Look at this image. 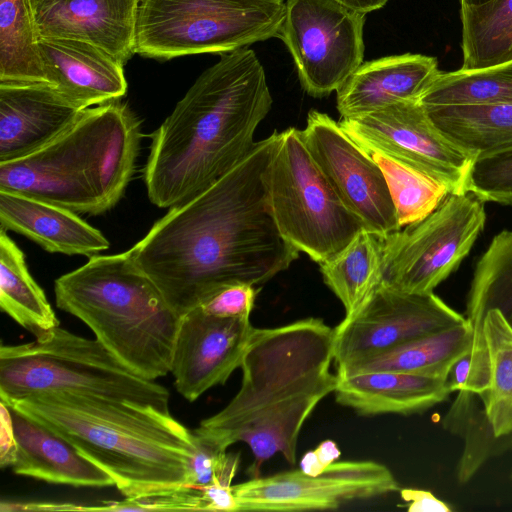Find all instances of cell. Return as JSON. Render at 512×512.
Returning <instances> with one entry per match:
<instances>
[{"label": "cell", "mask_w": 512, "mask_h": 512, "mask_svg": "<svg viewBox=\"0 0 512 512\" xmlns=\"http://www.w3.org/2000/svg\"><path fill=\"white\" fill-rule=\"evenodd\" d=\"M192 432L190 486L231 485L239 466V455L227 453V449Z\"/></svg>", "instance_id": "e575fe53"}, {"label": "cell", "mask_w": 512, "mask_h": 512, "mask_svg": "<svg viewBox=\"0 0 512 512\" xmlns=\"http://www.w3.org/2000/svg\"><path fill=\"white\" fill-rule=\"evenodd\" d=\"M0 83L48 84L29 0H0Z\"/></svg>", "instance_id": "f546056e"}, {"label": "cell", "mask_w": 512, "mask_h": 512, "mask_svg": "<svg viewBox=\"0 0 512 512\" xmlns=\"http://www.w3.org/2000/svg\"><path fill=\"white\" fill-rule=\"evenodd\" d=\"M511 479H512V474H511Z\"/></svg>", "instance_id": "ee69618b"}, {"label": "cell", "mask_w": 512, "mask_h": 512, "mask_svg": "<svg viewBox=\"0 0 512 512\" xmlns=\"http://www.w3.org/2000/svg\"><path fill=\"white\" fill-rule=\"evenodd\" d=\"M490 0H460L461 6L480 5Z\"/></svg>", "instance_id": "b9f144b4"}, {"label": "cell", "mask_w": 512, "mask_h": 512, "mask_svg": "<svg viewBox=\"0 0 512 512\" xmlns=\"http://www.w3.org/2000/svg\"><path fill=\"white\" fill-rule=\"evenodd\" d=\"M0 226L19 233L50 253L92 257L109 248L97 228L64 207L0 190Z\"/></svg>", "instance_id": "7402d4cb"}, {"label": "cell", "mask_w": 512, "mask_h": 512, "mask_svg": "<svg viewBox=\"0 0 512 512\" xmlns=\"http://www.w3.org/2000/svg\"><path fill=\"white\" fill-rule=\"evenodd\" d=\"M365 20L366 13L337 0H285L278 38L307 94L328 96L363 63Z\"/></svg>", "instance_id": "8fae6325"}, {"label": "cell", "mask_w": 512, "mask_h": 512, "mask_svg": "<svg viewBox=\"0 0 512 512\" xmlns=\"http://www.w3.org/2000/svg\"><path fill=\"white\" fill-rule=\"evenodd\" d=\"M446 381L404 372L371 371L337 375L334 393L339 404L363 416L410 415L445 401L451 393Z\"/></svg>", "instance_id": "603a6c76"}, {"label": "cell", "mask_w": 512, "mask_h": 512, "mask_svg": "<svg viewBox=\"0 0 512 512\" xmlns=\"http://www.w3.org/2000/svg\"><path fill=\"white\" fill-rule=\"evenodd\" d=\"M435 57L405 53L362 63L336 91L341 118L419 100L440 74Z\"/></svg>", "instance_id": "ffe728a7"}, {"label": "cell", "mask_w": 512, "mask_h": 512, "mask_svg": "<svg viewBox=\"0 0 512 512\" xmlns=\"http://www.w3.org/2000/svg\"><path fill=\"white\" fill-rule=\"evenodd\" d=\"M248 317H220L197 306L181 316L171 369L174 386L193 402L239 368L253 333Z\"/></svg>", "instance_id": "2e32d148"}, {"label": "cell", "mask_w": 512, "mask_h": 512, "mask_svg": "<svg viewBox=\"0 0 512 512\" xmlns=\"http://www.w3.org/2000/svg\"><path fill=\"white\" fill-rule=\"evenodd\" d=\"M266 185L281 235L318 264L334 258L365 229L341 201L295 127L278 133Z\"/></svg>", "instance_id": "9c48e42d"}, {"label": "cell", "mask_w": 512, "mask_h": 512, "mask_svg": "<svg viewBox=\"0 0 512 512\" xmlns=\"http://www.w3.org/2000/svg\"><path fill=\"white\" fill-rule=\"evenodd\" d=\"M465 193L483 202L512 206V149L475 158L467 177Z\"/></svg>", "instance_id": "836d02e7"}, {"label": "cell", "mask_w": 512, "mask_h": 512, "mask_svg": "<svg viewBox=\"0 0 512 512\" xmlns=\"http://www.w3.org/2000/svg\"><path fill=\"white\" fill-rule=\"evenodd\" d=\"M471 364V350L460 357L452 366L448 377L447 385L452 392L465 391Z\"/></svg>", "instance_id": "ab89813d"}, {"label": "cell", "mask_w": 512, "mask_h": 512, "mask_svg": "<svg viewBox=\"0 0 512 512\" xmlns=\"http://www.w3.org/2000/svg\"><path fill=\"white\" fill-rule=\"evenodd\" d=\"M401 498L407 503L409 512H451L446 502L438 499L430 491L404 488L400 490Z\"/></svg>", "instance_id": "74e56055"}, {"label": "cell", "mask_w": 512, "mask_h": 512, "mask_svg": "<svg viewBox=\"0 0 512 512\" xmlns=\"http://www.w3.org/2000/svg\"><path fill=\"white\" fill-rule=\"evenodd\" d=\"M424 108L440 132L474 159L512 149V103Z\"/></svg>", "instance_id": "484cf974"}, {"label": "cell", "mask_w": 512, "mask_h": 512, "mask_svg": "<svg viewBox=\"0 0 512 512\" xmlns=\"http://www.w3.org/2000/svg\"><path fill=\"white\" fill-rule=\"evenodd\" d=\"M319 266L323 281L342 302L345 316L350 315L382 280V239L364 229L338 255Z\"/></svg>", "instance_id": "83f0119b"}, {"label": "cell", "mask_w": 512, "mask_h": 512, "mask_svg": "<svg viewBox=\"0 0 512 512\" xmlns=\"http://www.w3.org/2000/svg\"><path fill=\"white\" fill-rule=\"evenodd\" d=\"M0 307L35 337L59 326L44 291L28 270L24 253L4 229L0 231Z\"/></svg>", "instance_id": "4316f807"}, {"label": "cell", "mask_w": 512, "mask_h": 512, "mask_svg": "<svg viewBox=\"0 0 512 512\" xmlns=\"http://www.w3.org/2000/svg\"><path fill=\"white\" fill-rule=\"evenodd\" d=\"M139 0H49L34 13L38 38L92 44L125 64L135 54Z\"/></svg>", "instance_id": "e0dca14e"}, {"label": "cell", "mask_w": 512, "mask_h": 512, "mask_svg": "<svg viewBox=\"0 0 512 512\" xmlns=\"http://www.w3.org/2000/svg\"><path fill=\"white\" fill-rule=\"evenodd\" d=\"M471 328L470 373L481 379L489 375L488 389L479 400L492 430L490 443L509 439L512 437V326L499 309L491 308Z\"/></svg>", "instance_id": "cb8c5ba5"}, {"label": "cell", "mask_w": 512, "mask_h": 512, "mask_svg": "<svg viewBox=\"0 0 512 512\" xmlns=\"http://www.w3.org/2000/svg\"><path fill=\"white\" fill-rule=\"evenodd\" d=\"M460 69L478 70L512 61V0L461 6Z\"/></svg>", "instance_id": "f1b7e54d"}, {"label": "cell", "mask_w": 512, "mask_h": 512, "mask_svg": "<svg viewBox=\"0 0 512 512\" xmlns=\"http://www.w3.org/2000/svg\"><path fill=\"white\" fill-rule=\"evenodd\" d=\"M275 131L205 190L174 206L129 249L180 316L232 284L263 285L299 250L281 235L266 174Z\"/></svg>", "instance_id": "6da1fadb"}, {"label": "cell", "mask_w": 512, "mask_h": 512, "mask_svg": "<svg viewBox=\"0 0 512 512\" xmlns=\"http://www.w3.org/2000/svg\"><path fill=\"white\" fill-rule=\"evenodd\" d=\"M353 9L369 13L381 9L389 0H337Z\"/></svg>", "instance_id": "60d3db41"}, {"label": "cell", "mask_w": 512, "mask_h": 512, "mask_svg": "<svg viewBox=\"0 0 512 512\" xmlns=\"http://www.w3.org/2000/svg\"><path fill=\"white\" fill-rule=\"evenodd\" d=\"M341 455L337 444L332 440L321 442L314 450L308 451L300 460V470L315 476L336 462Z\"/></svg>", "instance_id": "8d00e7d4"}, {"label": "cell", "mask_w": 512, "mask_h": 512, "mask_svg": "<svg viewBox=\"0 0 512 512\" xmlns=\"http://www.w3.org/2000/svg\"><path fill=\"white\" fill-rule=\"evenodd\" d=\"M285 0H139L135 54L158 61L226 53L277 37Z\"/></svg>", "instance_id": "ba28073f"}, {"label": "cell", "mask_w": 512, "mask_h": 512, "mask_svg": "<svg viewBox=\"0 0 512 512\" xmlns=\"http://www.w3.org/2000/svg\"><path fill=\"white\" fill-rule=\"evenodd\" d=\"M332 361L334 328L320 318L254 328L240 365V389L193 431L224 449L246 443L254 456L248 468L251 478L277 453L295 464L304 423L335 391Z\"/></svg>", "instance_id": "3957f363"}, {"label": "cell", "mask_w": 512, "mask_h": 512, "mask_svg": "<svg viewBox=\"0 0 512 512\" xmlns=\"http://www.w3.org/2000/svg\"><path fill=\"white\" fill-rule=\"evenodd\" d=\"M472 341V328L467 321L339 366L336 374L394 371L447 380L454 363L471 350Z\"/></svg>", "instance_id": "d4e9b609"}, {"label": "cell", "mask_w": 512, "mask_h": 512, "mask_svg": "<svg viewBox=\"0 0 512 512\" xmlns=\"http://www.w3.org/2000/svg\"><path fill=\"white\" fill-rule=\"evenodd\" d=\"M497 308L512 326V230L494 236L476 263L466 300V319L473 327L488 309ZM512 448V437L498 440V454Z\"/></svg>", "instance_id": "4dcf8cb0"}, {"label": "cell", "mask_w": 512, "mask_h": 512, "mask_svg": "<svg viewBox=\"0 0 512 512\" xmlns=\"http://www.w3.org/2000/svg\"><path fill=\"white\" fill-rule=\"evenodd\" d=\"M54 295L134 373L155 380L170 372L181 316L129 250L90 257L55 280Z\"/></svg>", "instance_id": "8992f818"}, {"label": "cell", "mask_w": 512, "mask_h": 512, "mask_svg": "<svg viewBox=\"0 0 512 512\" xmlns=\"http://www.w3.org/2000/svg\"><path fill=\"white\" fill-rule=\"evenodd\" d=\"M32 10L35 13L40 7H42L49 0H29Z\"/></svg>", "instance_id": "7bdbcfd3"}, {"label": "cell", "mask_w": 512, "mask_h": 512, "mask_svg": "<svg viewBox=\"0 0 512 512\" xmlns=\"http://www.w3.org/2000/svg\"><path fill=\"white\" fill-rule=\"evenodd\" d=\"M68 392L170 412L168 390L125 366L96 338L59 326L28 343L0 348V400Z\"/></svg>", "instance_id": "52a82bcc"}, {"label": "cell", "mask_w": 512, "mask_h": 512, "mask_svg": "<svg viewBox=\"0 0 512 512\" xmlns=\"http://www.w3.org/2000/svg\"><path fill=\"white\" fill-rule=\"evenodd\" d=\"M82 111L49 84L0 83V162L45 145Z\"/></svg>", "instance_id": "d6986e66"}, {"label": "cell", "mask_w": 512, "mask_h": 512, "mask_svg": "<svg viewBox=\"0 0 512 512\" xmlns=\"http://www.w3.org/2000/svg\"><path fill=\"white\" fill-rule=\"evenodd\" d=\"M16 450L12 471L53 484L113 486L112 477L83 456L68 440L9 406Z\"/></svg>", "instance_id": "44dd1931"}, {"label": "cell", "mask_w": 512, "mask_h": 512, "mask_svg": "<svg viewBox=\"0 0 512 512\" xmlns=\"http://www.w3.org/2000/svg\"><path fill=\"white\" fill-rule=\"evenodd\" d=\"M140 139V123L126 104L117 100L89 107L45 145L0 162V190L75 213L103 214L125 193Z\"/></svg>", "instance_id": "5b68a950"}, {"label": "cell", "mask_w": 512, "mask_h": 512, "mask_svg": "<svg viewBox=\"0 0 512 512\" xmlns=\"http://www.w3.org/2000/svg\"><path fill=\"white\" fill-rule=\"evenodd\" d=\"M258 289L250 284H232L219 290L201 306L210 314L220 317H250Z\"/></svg>", "instance_id": "d590c367"}, {"label": "cell", "mask_w": 512, "mask_h": 512, "mask_svg": "<svg viewBox=\"0 0 512 512\" xmlns=\"http://www.w3.org/2000/svg\"><path fill=\"white\" fill-rule=\"evenodd\" d=\"M3 402L68 440L125 498L190 486L193 432L170 412L68 392Z\"/></svg>", "instance_id": "277c9868"}, {"label": "cell", "mask_w": 512, "mask_h": 512, "mask_svg": "<svg viewBox=\"0 0 512 512\" xmlns=\"http://www.w3.org/2000/svg\"><path fill=\"white\" fill-rule=\"evenodd\" d=\"M301 134L315 162L365 230L384 238L401 229L380 167L339 122L311 110Z\"/></svg>", "instance_id": "9a60e30c"}, {"label": "cell", "mask_w": 512, "mask_h": 512, "mask_svg": "<svg viewBox=\"0 0 512 512\" xmlns=\"http://www.w3.org/2000/svg\"><path fill=\"white\" fill-rule=\"evenodd\" d=\"M0 407V465L2 468H6L11 467L13 463L16 442L10 409L3 401H1Z\"/></svg>", "instance_id": "f35d334b"}, {"label": "cell", "mask_w": 512, "mask_h": 512, "mask_svg": "<svg viewBox=\"0 0 512 512\" xmlns=\"http://www.w3.org/2000/svg\"><path fill=\"white\" fill-rule=\"evenodd\" d=\"M398 490L392 472L372 460L336 461L315 476L299 469L232 485L237 511L333 510Z\"/></svg>", "instance_id": "5bb4252c"}, {"label": "cell", "mask_w": 512, "mask_h": 512, "mask_svg": "<svg viewBox=\"0 0 512 512\" xmlns=\"http://www.w3.org/2000/svg\"><path fill=\"white\" fill-rule=\"evenodd\" d=\"M272 102L252 49L220 54L152 135L144 169L149 200L170 209L229 172L251 150Z\"/></svg>", "instance_id": "7a4b0ae2"}, {"label": "cell", "mask_w": 512, "mask_h": 512, "mask_svg": "<svg viewBox=\"0 0 512 512\" xmlns=\"http://www.w3.org/2000/svg\"><path fill=\"white\" fill-rule=\"evenodd\" d=\"M380 167L401 228L431 214L450 194L439 181L371 148L362 147Z\"/></svg>", "instance_id": "d6a6232c"}, {"label": "cell", "mask_w": 512, "mask_h": 512, "mask_svg": "<svg viewBox=\"0 0 512 512\" xmlns=\"http://www.w3.org/2000/svg\"><path fill=\"white\" fill-rule=\"evenodd\" d=\"M419 102L425 107L512 103V61L478 70L440 72Z\"/></svg>", "instance_id": "1f68e13d"}, {"label": "cell", "mask_w": 512, "mask_h": 512, "mask_svg": "<svg viewBox=\"0 0 512 512\" xmlns=\"http://www.w3.org/2000/svg\"><path fill=\"white\" fill-rule=\"evenodd\" d=\"M48 84L84 110L120 100L127 92L124 64L104 50L77 40L38 38Z\"/></svg>", "instance_id": "ac0fdd59"}, {"label": "cell", "mask_w": 512, "mask_h": 512, "mask_svg": "<svg viewBox=\"0 0 512 512\" xmlns=\"http://www.w3.org/2000/svg\"><path fill=\"white\" fill-rule=\"evenodd\" d=\"M466 322L433 292L406 293L380 282L334 328V363L337 368Z\"/></svg>", "instance_id": "4fadbf2b"}, {"label": "cell", "mask_w": 512, "mask_h": 512, "mask_svg": "<svg viewBox=\"0 0 512 512\" xmlns=\"http://www.w3.org/2000/svg\"><path fill=\"white\" fill-rule=\"evenodd\" d=\"M339 124L361 147L420 170L442 183L450 194H466L474 158L440 132L419 100L341 118Z\"/></svg>", "instance_id": "7c38bea8"}, {"label": "cell", "mask_w": 512, "mask_h": 512, "mask_svg": "<svg viewBox=\"0 0 512 512\" xmlns=\"http://www.w3.org/2000/svg\"><path fill=\"white\" fill-rule=\"evenodd\" d=\"M484 202L449 194L427 217L382 239L381 282L406 293H431L460 265L484 228Z\"/></svg>", "instance_id": "30bf717a"}]
</instances>
